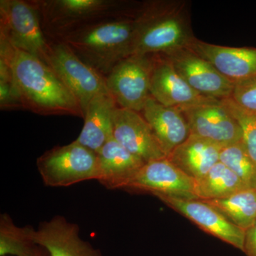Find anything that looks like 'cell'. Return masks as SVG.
Wrapping results in <instances>:
<instances>
[{
	"label": "cell",
	"instance_id": "6da1fadb",
	"mask_svg": "<svg viewBox=\"0 0 256 256\" xmlns=\"http://www.w3.org/2000/svg\"><path fill=\"white\" fill-rule=\"evenodd\" d=\"M0 60L10 67L22 108L42 116L84 118L78 100L46 64L1 38Z\"/></svg>",
	"mask_w": 256,
	"mask_h": 256
},
{
	"label": "cell",
	"instance_id": "7a4b0ae2",
	"mask_svg": "<svg viewBox=\"0 0 256 256\" xmlns=\"http://www.w3.org/2000/svg\"><path fill=\"white\" fill-rule=\"evenodd\" d=\"M134 54H168L196 40L186 0L143 2L136 15Z\"/></svg>",
	"mask_w": 256,
	"mask_h": 256
},
{
	"label": "cell",
	"instance_id": "3957f363",
	"mask_svg": "<svg viewBox=\"0 0 256 256\" xmlns=\"http://www.w3.org/2000/svg\"><path fill=\"white\" fill-rule=\"evenodd\" d=\"M136 34V16H120L88 25L60 42L106 77L120 62L134 54Z\"/></svg>",
	"mask_w": 256,
	"mask_h": 256
},
{
	"label": "cell",
	"instance_id": "277c9868",
	"mask_svg": "<svg viewBox=\"0 0 256 256\" xmlns=\"http://www.w3.org/2000/svg\"><path fill=\"white\" fill-rule=\"evenodd\" d=\"M48 41L60 42L92 24L137 14L141 3L124 0H33Z\"/></svg>",
	"mask_w": 256,
	"mask_h": 256
},
{
	"label": "cell",
	"instance_id": "5b68a950",
	"mask_svg": "<svg viewBox=\"0 0 256 256\" xmlns=\"http://www.w3.org/2000/svg\"><path fill=\"white\" fill-rule=\"evenodd\" d=\"M0 38L47 65L50 42L33 0H0Z\"/></svg>",
	"mask_w": 256,
	"mask_h": 256
},
{
	"label": "cell",
	"instance_id": "8992f818",
	"mask_svg": "<svg viewBox=\"0 0 256 256\" xmlns=\"http://www.w3.org/2000/svg\"><path fill=\"white\" fill-rule=\"evenodd\" d=\"M44 184L52 188H66L98 178L97 153L76 140L45 152L36 160Z\"/></svg>",
	"mask_w": 256,
	"mask_h": 256
},
{
	"label": "cell",
	"instance_id": "52a82bcc",
	"mask_svg": "<svg viewBox=\"0 0 256 256\" xmlns=\"http://www.w3.org/2000/svg\"><path fill=\"white\" fill-rule=\"evenodd\" d=\"M48 42L47 66L72 92L84 114L96 96L109 94L106 77L84 63L64 42Z\"/></svg>",
	"mask_w": 256,
	"mask_h": 256
},
{
	"label": "cell",
	"instance_id": "ba28073f",
	"mask_svg": "<svg viewBox=\"0 0 256 256\" xmlns=\"http://www.w3.org/2000/svg\"><path fill=\"white\" fill-rule=\"evenodd\" d=\"M151 56L132 54L106 76L111 97L120 108L141 112L150 97Z\"/></svg>",
	"mask_w": 256,
	"mask_h": 256
},
{
	"label": "cell",
	"instance_id": "9c48e42d",
	"mask_svg": "<svg viewBox=\"0 0 256 256\" xmlns=\"http://www.w3.org/2000/svg\"><path fill=\"white\" fill-rule=\"evenodd\" d=\"M178 109L186 120L192 136L222 148L242 141L240 126L222 100L208 99Z\"/></svg>",
	"mask_w": 256,
	"mask_h": 256
},
{
	"label": "cell",
	"instance_id": "30bf717a",
	"mask_svg": "<svg viewBox=\"0 0 256 256\" xmlns=\"http://www.w3.org/2000/svg\"><path fill=\"white\" fill-rule=\"evenodd\" d=\"M162 55L169 58L178 74L200 95L217 100L232 96L234 82L194 50L182 48Z\"/></svg>",
	"mask_w": 256,
	"mask_h": 256
},
{
	"label": "cell",
	"instance_id": "8fae6325",
	"mask_svg": "<svg viewBox=\"0 0 256 256\" xmlns=\"http://www.w3.org/2000/svg\"><path fill=\"white\" fill-rule=\"evenodd\" d=\"M127 188L154 194L198 200L196 181L175 166L168 158L144 164Z\"/></svg>",
	"mask_w": 256,
	"mask_h": 256
},
{
	"label": "cell",
	"instance_id": "7c38bea8",
	"mask_svg": "<svg viewBox=\"0 0 256 256\" xmlns=\"http://www.w3.org/2000/svg\"><path fill=\"white\" fill-rule=\"evenodd\" d=\"M163 203L196 224L207 233L244 252L246 232L204 200L154 194Z\"/></svg>",
	"mask_w": 256,
	"mask_h": 256
},
{
	"label": "cell",
	"instance_id": "4fadbf2b",
	"mask_svg": "<svg viewBox=\"0 0 256 256\" xmlns=\"http://www.w3.org/2000/svg\"><path fill=\"white\" fill-rule=\"evenodd\" d=\"M150 56V92L158 102L178 108L213 99L195 92L164 55Z\"/></svg>",
	"mask_w": 256,
	"mask_h": 256
},
{
	"label": "cell",
	"instance_id": "5bb4252c",
	"mask_svg": "<svg viewBox=\"0 0 256 256\" xmlns=\"http://www.w3.org/2000/svg\"><path fill=\"white\" fill-rule=\"evenodd\" d=\"M114 138L146 163L166 158L140 112L118 106L114 114Z\"/></svg>",
	"mask_w": 256,
	"mask_h": 256
},
{
	"label": "cell",
	"instance_id": "9a60e30c",
	"mask_svg": "<svg viewBox=\"0 0 256 256\" xmlns=\"http://www.w3.org/2000/svg\"><path fill=\"white\" fill-rule=\"evenodd\" d=\"M34 242L50 256H102L99 249L80 238L78 226L62 216L42 222L35 232Z\"/></svg>",
	"mask_w": 256,
	"mask_h": 256
},
{
	"label": "cell",
	"instance_id": "2e32d148",
	"mask_svg": "<svg viewBox=\"0 0 256 256\" xmlns=\"http://www.w3.org/2000/svg\"><path fill=\"white\" fill-rule=\"evenodd\" d=\"M188 48L213 64L232 82L256 75V48L220 46L196 38Z\"/></svg>",
	"mask_w": 256,
	"mask_h": 256
},
{
	"label": "cell",
	"instance_id": "e0dca14e",
	"mask_svg": "<svg viewBox=\"0 0 256 256\" xmlns=\"http://www.w3.org/2000/svg\"><path fill=\"white\" fill-rule=\"evenodd\" d=\"M98 181L109 190L127 188L146 162L124 149L114 137L98 152Z\"/></svg>",
	"mask_w": 256,
	"mask_h": 256
},
{
	"label": "cell",
	"instance_id": "ac0fdd59",
	"mask_svg": "<svg viewBox=\"0 0 256 256\" xmlns=\"http://www.w3.org/2000/svg\"><path fill=\"white\" fill-rule=\"evenodd\" d=\"M140 114L150 126L166 158L190 137L188 122L178 108L162 105L150 96Z\"/></svg>",
	"mask_w": 256,
	"mask_h": 256
},
{
	"label": "cell",
	"instance_id": "d6986e66",
	"mask_svg": "<svg viewBox=\"0 0 256 256\" xmlns=\"http://www.w3.org/2000/svg\"><path fill=\"white\" fill-rule=\"evenodd\" d=\"M118 106L110 94L96 96L84 112V124L76 140L97 153L114 137V118Z\"/></svg>",
	"mask_w": 256,
	"mask_h": 256
},
{
	"label": "cell",
	"instance_id": "ffe728a7",
	"mask_svg": "<svg viewBox=\"0 0 256 256\" xmlns=\"http://www.w3.org/2000/svg\"><path fill=\"white\" fill-rule=\"evenodd\" d=\"M222 148L218 144L190 134L168 158L196 181L203 178L220 162Z\"/></svg>",
	"mask_w": 256,
	"mask_h": 256
},
{
	"label": "cell",
	"instance_id": "44dd1931",
	"mask_svg": "<svg viewBox=\"0 0 256 256\" xmlns=\"http://www.w3.org/2000/svg\"><path fill=\"white\" fill-rule=\"evenodd\" d=\"M247 188L242 180L220 161L203 178L196 180V196L204 201L226 198Z\"/></svg>",
	"mask_w": 256,
	"mask_h": 256
},
{
	"label": "cell",
	"instance_id": "7402d4cb",
	"mask_svg": "<svg viewBox=\"0 0 256 256\" xmlns=\"http://www.w3.org/2000/svg\"><path fill=\"white\" fill-rule=\"evenodd\" d=\"M36 229L31 226H18L11 216H0V256H34L40 246L34 242Z\"/></svg>",
	"mask_w": 256,
	"mask_h": 256
},
{
	"label": "cell",
	"instance_id": "603a6c76",
	"mask_svg": "<svg viewBox=\"0 0 256 256\" xmlns=\"http://www.w3.org/2000/svg\"><path fill=\"white\" fill-rule=\"evenodd\" d=\"M205 202L220 210L232 223L245 232L256 222V188H245L226 198Z\"/></svg>",
	"mask_w": 256,
	"mask_h": 256
},
{
	"label": "cell",
	"instance_id": "cb8c5ba5",
	"mask_svg": "<svg viewBox=\"0 0 256 256\" xmlns=\"http://www.w3.org/2000/svg\"><path fill=\"white\" fill-rule=\"evenodd\" d=\"M220 161L235 173L248 188H256V163L242 141L223 146Z\"/></svg>",
	"mask_w": 256,
	"mask_h": 256
},
{
	"label": "cell",
	"instance_id": "d4e9b609",
	"mask_svg": "<svg viewBox=\"0 0 256 256\" xmlns=\"http://www.w3.org/2000/svg\"><path fill=\"white\" fill-rule=\"evenodd\" d=\"M220 100L240 126L242 142L256 163V114L242 108L230 98Z\"/></svg>",
	"mask_w": 256,
	"mask_h": 256
},
{
	"label": "cell",
	"instance_id": "484cf974",
	"mask_svg": "<svg viewBox=\"0 0 256 256\" xmlns=\"http://www.w3.org/2000/svg\"><path fill=\"white\" fill-rule=\"evenodd\" d=\"M234 82L230 98L242 108L256 114V75Z\"/></svg>",
	"mask_w": 256,
	"mask_h": 256
},
{
	"label": "cell",
	"instance_id": "4316f807",
	"mask_svg": "<svg viewBox=\"0 0 256 256\" xmlns=\"http://www.w3.org/2000/svg\"><path fill=\"white\" fill-rule=\"evenodd\" d=\"M244 252L247 256H256V220L246 232Z\"/></svg>",
	"mask_w": 256,
	"mask_h": 256
},
{
	"label": "cell",
	"instance_id": "83f0119b",
	"mask_svg": "<svg viewBox=\"0 0 256 256\" xmlns=\"http://www.w3.org/2000/svg\"><path fill=\"white\" fill-rule=\"evenodd\" d=\"M34 256H50V254H48V252H47V250L46 249L44 248H40V250H38V252H37L36 255Z\"/></svg>",
	"mask_w": 256,
	"mask_h": 256
},
{
	"label": "cell",
	"instance_id": "f1b7e54d",
	"mask_svg": "<svg viewBox=\"0 0 256 256\" xmlns=\"http://www.w3.org/2000/svg\"></svg>",
	"mask_w": 256,
	"mask_h": 256
}]
</instances>
